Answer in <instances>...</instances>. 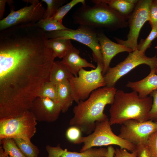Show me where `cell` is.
<instances>
[{
  "mask_svg": "<svg viewBox=\"0 0 157 157\" xmlns=\"http://www.w3.org/2000/svg\"><path fill=\"white\" fill-rule=\"evenodd\" d=\"M55 58L49 48L27 39L0 48V119L30 110Z\"/></svg>",
  "mask_w": 157,
  "mask_h": 157,
  "instance_id": "obj_1",
  "label": "cell"
},
{
  "mask_svg": "<svg viewBox=\"0 0 157 157\" xmlns=\"http://www.w3.org/2000/svg\"><path fill=\"white\" fill-rule=\"evenodd\" d=\"M117 90L106 86L93 91L86 99L80 101L73 108V117L69 122L71 126L79 128L89 135L93 131L96 123L108 118L104 113L105 106L112 105Z\"/></svg>",
  "mask_w": 157,
  "mask_h": 157,
  "instance_id": "obj_2",
  "label": "cell"
},
{
  "mask_svg": "<svg viewBox=\"0 0 157 157\" xmlns=\"http://www.w3.org/2000/svg\"><path fill=\"white\" fill-rule=\"evenodd\" d=\"M153 99L148 96L140 98L135 91L125 92L117 90L113 104L109 109L111 125L122 124L130 119L144 122L149 119Z\"/></svg>",
  "mask_w": 157,
  "mask_h": 157,
  "instance_id": "obj_3",
  "label": "cell"
},
{
  "mask_svg": "<svg viewBox=\"0 0 157 157\" xmlns=\"http://www.w3.org/2000/svg\"><path fill=\"white\" fill-rule=\"evenodd\" d=\"M92 6L82 5L74 13V23L94 29L104 28L114 31L126 27V19L117 11L99 0H92Z\"/></svg>",
  "mask_w": 157,
  "mask_h": 157,
  "instance_id": "obj_4",
  "label": "cell"
},
{
  "mask_svg": "<svg viewBox=\"0 0 157 157\" xmlns=\"http://www.w3.org/2000/svg\"><path fill=\"white\" fill-rule=\"evenodd\" d=\"M108 118L96 122L93 131L87 136L81 137L77 144L83 143L80 150L82 152L96 146L116 145L120 148L133 152L136 145L120 138L113 132Z\"/></svg>",
  "mask_w": 157,
  "mask_h": 157,
  "instance_id": "obj_5",
  "label": "cell"
},
{
  "mask_svg": "<svg viewBox=\"0 0 157 157\" xmlns=\"http://www.w3.org/2000/svg\"><path fill=\"white\" fill-rule=\"evenodd\" d=\"M103 68L104 65L99 64L90 71L82 68L78 76H73L69 79L72 97L77 104L87 99L94 91L106 86L102 74Z\"/></svg>",
  "mask_w": 157,
  "mask_h": 157,
  "instance_id": "obj_6",
  "label": "cell"
},
{
  "mask_svg": "<svg viewBox=\"0 0 157 157\" xmlns=\"http://www.w3.org/2000/svg\"><path fill=\"white\" fill-rule=\"evenodd\" d=\"M37 121L31 111L17 116L0 119V141L19 138L30 141L36 131Z\"/></svg>",
  "mask_w": 157,
  "mask_h": 157,
  "instance_id": "obj_7",
  "label": "cell"
},
{
  "mask_svg": "<svg viewBox=\"0 0 157 157\" xmlns=\"http://www.w3.org/2000/svg\"><path fill=\"white\" fill-rule=\"evenodd\" d=\"M98 31L96 29L88 26H79L76 29L58 30L45 32L49 39L61 38L73 40L85 44L92 52L93 60L97 64L104 65L98 38Z\"/></svg>",
  "mask_w": 157,
  "mask_h": 157,
  "instance_id": "obj_8",
  "label": "cell"
},
{
  "mask_svg": "<svg viewBox=\"0 0 157 157\" xmlns=\"http://www.w3.org/2000/svg\"><path fill=\"white\" fill-rule=\"evenodd\" d=\"M142 64L149 66L151 70H155L157 66L156 55L148 57L138 49L129 53L128 56L122 61L115 66L110 67L103 76L106 86L114 87L117 81L122 77L137 66Z\"/></svg>",
  "mask_w": 157,
  "mask_h": 157,
  "instance_id": "obj_9",
  "label": "cell"
},
{
  "mask_svg": "<svg viewBox=\"0 0 157 157\" xmlns=\"http://www.w3.org/2000/svg\"><path fill=\"white\" fill-rule=\"evenodd\" d=\"M152 0H138L128 18L129 31L127 39L122 40L116 38L118 43L131 49H137L138 39L141 28L145 23L149 19V11Z\"/></svg>",
  "mask_w": 157,
  "mask_h": 157,
  "instance_id": "obj_10",
  "label": "cell"
},
{
  "mask_svg": "<svg viewBox=\"0 0 157 157\" xmlns=\"http://www.w3.org/2000/svg\"><path fill=\"white\" fill-rule=\"evenodd\" d=\"M31 4L17 11L11 10L6 17L0 21V31L12 26L35 23L43 19L46 10L38 0H23Z\"/></svg>",
  "mask_w": 157,
  "mask_h": 157,
  "instance_id": "obj_11",
  "label": "cell"
},
{
  "mask_svg": "<svg viewBox=\"0 0 157 157\" xmlns=\"http://www.w3.org/2000/svg\"><path fill=\"white\" fill-rule=\"evenodd\" d=\"M157 130V121L149 120L141 122L130 119L121 124L118 135L136 145L145 144L150 136Z\"/></svg>",
  "mask_w": 157,
  "mask_h": 157,
  "instance_id": "obj_12",
  "label": "cell"
},
{
  "mask_svg": "<svg viewBox=\"0 0 157 157\" xmlns=\"http://www.w3.org/2000/svg\"><path fill=\"white\" fill-rule=\"evenodd\" d=\"M62 106L48 98L38 97L33 101L30 111L37 121L52 122L58 118Z\"/></svg>",
  "mask_w": 157,
  "mask_h": 157,
  "instance_id": "obj_13",
  "label": "cell"
},
{
  "mask_svg": "<svg viewBox=\"0 0 157 157\" xmlns=\"http://www.w3.org/2000/svg\"><path fill=\"white\" fill-rule=\"evenodd\" d=\"M98 35L103 59L104 68L102 74L104 76L110 67L111 61L115 55L125 51L129 53L133 51L124 45L112 41L101 32L98 31Z\"/></svg>",
  "mask_w": 157,
  "mask_h": 157,
  "instance_id": "obj_14",
  "label": "cell"
},
{
  "mask_svg": "<svg viewBox=\"0 0 157 157\" xmlns=\"http://www.w3.org/2000/svg\"><path fill=\"white\" fill-rule=\"evenodd\" d=\"M48 153L47 157H105L107 149L91 148L82 152H78L64 150L59 144L53 147L49 145L46 146Z\"/></svg>",
  "mask_w": 157,
  "mask_h": 157,
  "instance_id": "obj_15",
  "label": "cell"
},
{
  "mask_svg": "<svg viewBox=\"0 0 157 157\" xmlns=\"http://www.w3.org/2000/svg\"><path fill=\"white\" fill-rule=\"evenodd\" d=\"M79 50L73 47L61 60L75 76H78L79 71L82 68L88 67L94 69L96 67L93 64L81 57L79 55Z\"/></svg>",
  "mask_w": 157,
  "mask_h": 157,
  "instance_id": "obj_16",
  "label": "cell"
},
{
  "mask_svg": "<svg viewBox=\"0 0 157 157\" xmlns=\"http://www.w3.org/2000/svg\"><path fill=\"white\" fill-rule=\"evenodd\" d=\"M126 86L136 92L140 98H145L157 89V74L155 70H151L144 78L138 81H129Z\"/></svg>",
  "mask_w": 157,
  "mask_h": 157,
  "instance_id": "obj_17",
  "label": "cell"
},
{
  "mask_svg": "<svg viewBox=\"0 0 157 157\" xmlns=\"http://www.w3.org/2000/svg\"><path fill=\"white\" fill-rule=\"evenodd\" d=\"M58 102L62 106V112H67L74 101L69 80H65L56 85Z\"/></svg>",
  "mask_w": 157,
  "mask_h": 157,
  "instance_id": "obj_18",
  "label": "cell"
},
{
  "mask_svg": "<svg viewBox=\"0 0 157 157\" xmlns=\"http://www.w3.org/2000/svg\"><path fill=\"white\" fill-rule=\"evenodd\" d=\"M73 74L61 61H54L50 71L49 81L55 85L69 80Z\"/></svg>",
  "mask_w": 157,
  "mask_h": 157,
  "instance_id": "obj_19",
  "label": "cell"
},
{
  "mask_svg": "<svg viewBox=\"0 0 157 157\" xmlns=\"http://www.w3.org/2000/svg\"><path fill=\"white\" fill-rule=\"evenodd\" d=\"M47 44L55 57L60 58H63L74 47L70 40L61 38L49 39Z\"/></svg>",
  "mask_w": 157,
  "mask_h": 157,
  "instance_id": "obj_20",
  "label": "cell"
},
{
  "mask_svg": "<svg viewBox=\"0 0 157 157\" xmlns=\"http://www.w3.org/2000/svg\"><path fill=\"white\" fill-rule=\"evenodd\" d=\"M105 3L117 11L126 20L133 12L136 4L129 2L127 0H99Z\"/></svg>",
  "mask_w": 157,
  "mask_h": 157,
  "instance_id": "obj_21",
  "label": "cell"
},
{
  "mask_svg": "<svg viewBox=\"0 0 157 157\" xmlns=\"http://www.w3.org/2000/svg\"><path fill=\"white\" fill-rule=\"evenodd\" d=\"M17 145L26 157H38L39 150L30 141L19 138L13 139Z\"/></svg>",
  "mask_w": 157,
  "mask_h": 157,
  "instance_id": "obj_22",
  "label": "cell"
},
{
  "mask_svg": "<svg viewBox=\"0 0 157 157\" xmlns=\"http://www.w3.org/2000/svg\"><path fill=\"white\" fill-rule=\"evenodd\" d=\"M36 25L45 32L69 29L59 22L52 18L43 19L35 23Z\"/></svg>",
  "mask_w": 157,
  "mask_h": 157,
  "instance_id": "obj_23",
  "label": "cell"
},
{
  "mask_svg": "<svg viewBox=\"0 0 157 157\" xmlns=\"http://www.w3.org/2000/svg\"><path fill=\"white\" fill-rule=\"evenodd\" d=\"M5 154L9 157H26L13 138H4L0 141Z\"/></svg>",
  "mask_w": 157,
  "mask_h": 157,
  "instance_id": "obj_24",
  "label": "cell"
},
{
  "mask_svg": "<svg viewBox=\"0 0 157 157\" xmlns=\"http://www.w3.org/2000/svg\"><path fill=\"white\" fill-rule=\"evenodd\" d=\"M38 97L48 98L56 103H59L56 85L49 81L46 82L40 89Z\"/></svg>",
  "mask_w": 157,
  "mask_h": 157,
  "instance_id": "obj_25",
  "label": "cell"
},
{
  "mask_svg": "<svg viewBox=\"0 0 157 157\" xmlns=\"http://www.w3.org/2000/svg\"><path fill=\"white\" fill-rule=\"evenodd\" d=\"M67 0H42L47 5L44 13L43 19L51 18L56 14L59 8L68 2Z\"/></svg>",
  "mask_w": 157,
  "mask_h": 157,
  "instance_id": "obj_26",
  "label": "cell"
},
{
  "mask_svg": "<svg viewBox=\"0 0 157 157\" xmlns=\"http://www.w3.org/2000/svg\"><path fill=\"white\" fill-rule=\"evenodd\" d=\"M80 3H81L82 5L86 4L85 0H72L60 7L55 15L51 18L56 21L62 22L65 16L74 6Z\"/></svg>",
  "mask_w": 157,
  "mask_h": 157,
  "instance_id": "obj_27",
  "label": "cell"
},
{
  "mask_svg": "<svg viewBox=\"0 0 157 157\" xmlns=\"http://www.w3.org/2000/svg\"><path fill=\"white\" fill-rule=\"evenodd\" d=\"M157 38V27L152 28L148 36L145 39H142L138 45L137 49L144 53L146 50L150 47L152 41Z\"/></svg>",
  "mask_w": 157,
  "mask_h": 157,
  "instance_id": "obj_28",
  "label": "cell"
},
{
  "mask_svg": "<svg viewBox=\"0 0 157 157\" xmlns=\"http://www.w3.org/2000/svg\"><path fill=\"white\" fill-rule=\"evenodd\" d=\"M145 144L149 157H157V130L150 136Z\"/></svg>",
  "mask_w": 157,
  "mask_h": 157,
  "instance_id": "obj_29",
  "label": "cell"
},
{
  "mask_svg": "<svg viewBox=\"0 0 157 157\" xmlns=\"http://www.w3.org/2000/svg\"><path fill=\"white\" fill-rule=\"evenodd\" d=\"M82 131L77 127L71 126L67 130L66 136L67 139L75 144H77L78 141L81 136Z\"/></svg>",
  "mask_w": 157,
  "mask_h": 157,
  "instance_id": "obj_30",
  "label": "cell"
},
{
  "mask_svg": "<svg viewBox=\"0 0 157 157\" xmlns=\"http://www.w3.org/2000/svg\"><path fill=\"white\" fill-rule=\"evenodd\" d=\"M152 98V104L149 114V119L157 121V89L150 94Z\"/></svg>",
  "mask_w": 157,
  "mask_h": 157,
  "instance_id": "obj_31",
  "label": "cell"
},
{
  "mask_svg": "<svg viewBox=\"0 0 157 157\" xmlns=\"http://www.w3.org/2000/svg\"><path fill=\"white\" fill-rule=\"evenodd\" d=\"M149 21L151 28L157 27V3L154 0H153L150 6Z\"/></svg>",
  "mask_w": 157,
  "mask_h": 157,
  "instance_id": "obj_32",
  "label": "cell"
},
{
  "mask_svg": "<svg viewBox=\"0 0 157 157\" xmlns=\"http://www.w3.org/2000/svg\"><path fill=\"white\" fill-rule=\"evenodd\" d=\"M125 149L117 148L115 150L114 157H137L135 150L131 153Z\"/></svg>",
  "mask_w": 157,
  "mask_h": 157,
  "instance_id": "obj_33",
  "label": "cell"
},
{
  "mask_svg": "<svg viewBox=\"0 0 157 157\" xmlns=\"http://www.w3.org/2000/svg\"><path fill=\"white\" fill-rule=\"evenodd\" d=\"M135 150L136 152L137 157H149L145 144L136 145Z\"/></svg>",
  "mask_w": 157,
  "mask_h": 157,
  "instance_id": "obj_34",
  "label": "cell"
},
{
  "mask_svg": "<svg viewBox=\"0 0 157 157\" xmlns=\"http://www.w3.org/2000/svg\"><path fill=\"white\" fill-rule=\"evenodd\" d=\"M7 2V0H0V19H2V18L4 13L5 6L6 3Z\"/></svg>",
  "mask_w": 157,
  "mask_h": 157,
  "instance_id": "obj_35",
  "label": "cell"
},
{
  "mask_svg": "<svg viewBox=\"0 0 157 157\" xmlns=\"http://www.w3.org/2000/svg\"><path fill=\"white\" fill-rule=\"evenodd\" d=\"M107 151L105 157H114L115 150L114 148L110 146L107 148Z\"/></svg>",
  "mask_w": 157,
  "mask_h": 157,
  "instance_id": "obj_36",
  "label": "cell"
},
{
  "mask_svg": "<svg viewBox=\"0 0 157 157\" xmlns=\"http://www.w3.org/2000/svg\"><path fill=\"white\" fill-rule=\"evenodd\" d=\"M6 155L5 153L2 146L0 147V157H6Z\"/></svg>",
  "mask_w": 157,
  "mask_h": 157,
  "instance_id": "obj_37",
  "label": "cell"
},
{
  "mask_svg": "<svg viewBox=\"0 0 157 157\" xmlns=\"http://www.w3.org/2000/svg\"><path fill=\"white\" fill-rule=\"evenodd\" d=\"M155 73L156 74H157V67H156V68L155 69Z\"/></svg>",
  "mask_w": 157,
  "mask_h": 157,
  "instance_id": "obj_38",
  "label": "cell"
},
{
  "mask_svg": "<svg viewBox=\"0 0 157 157\" xmlns=\"http://www.w3.org/2000/svg\"><path fill=\"white\" fill-rule=\"evenodd\" d=\"M157 3V0H154Z\"/></svg>",
  "mask_w": 157,
  "mask_h": 157,
  "instance_id": "obj_39",
  "label": "cell"
},
{
  "mask_svg": "<svg viewBox=\"0 0 157 157\" xmlns=\"http://www.w3.org/2000/svg\"><path fill=\"white\" fill-rule=\"evenodd\" d=\"M155 48L157 49V46L155 47Z\"/></svg>",
  "mask_w": 157,
  "mask_h": 157,
  "instance_id": "obj_40",
  "label": "cell"
},
{
  "mask_svg": "<svg viewBox=\"0 0 157 157\" xmlns=\"http://www.w3.org/2000/svg\"><path fill=\"white\" fill-rule=\"evenodd\" d=\"M6 157H9V156L7 155H6Z\"/></svg>",
  "mask_w": 157,
  "mask_h": 157,
  "instance_id": "obj_41",
  "label": "cell"
}]
</instances>
